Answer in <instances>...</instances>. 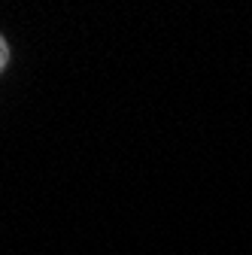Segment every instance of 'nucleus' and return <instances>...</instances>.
Here are the masks:
<instances>
[{"instance_id": "obj_1", "label": "nucleus", "mask_w": 252, "mask_h": 255, "mask_svg": "<svg viewBox=\"0 0 252 255\" xmlns=\"http://www.w3.org/2000/svg\"><path fill=\"white\" fill-rule=\"evenodd\" d=\"M6 61H9V49H6V40L0 37V70L6 67Z\"/></svg>"}]
</instances>
